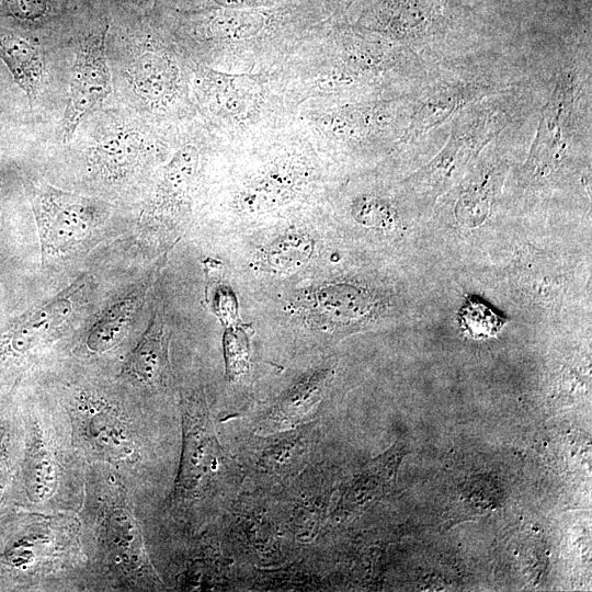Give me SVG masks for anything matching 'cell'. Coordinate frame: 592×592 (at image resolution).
Returning a JSON list of instances; mask_svg holds the SVG:
<instances>
[{
    "label": "cell",
    "instance_id": "6da1fadb",
    "mask_svg": "<svg viewBox=\"0 0 592 592\" xmlns=\"http://www.w3.org/2000/svg\"><path fill=\"white\" fill-rule=\"evenodd\" d=\"M31 204L43 265L83 250L109 216V206L102 201L52 185L35 187Z\"/></svg>",
    "mask_w": 592,
    "mask_h": 592
},
{
    "label": "cell",
    "instance_id": "7a4b0ae2",
    "mask_svg": "<svg viewBox=\"0 0 592 592\" xmlns=\"http://www.w3.org/2000/svg\"><path fill=\"white\" fill-rule=\"evenodd\" d=\"M106 31L107 26L99 34L87 37L77 53L62 119L64 141L71 138L82 118L98 109L111 92Z\"/></svg>",
    "mask_w": 592,
    "mask_h": 592
},
{
    "label": "cell",
    "instance_id": "3957f363",
    "mask_svg": "<svg viewBox=\"0 0 592 592\" xmlns=\"http://www.w3.org/2000/svg\"><path fill=\"white\" fill-rule=\"evenodd\" d=\"M86 282L82 275L52 299L11 318L0 331L1 350L22 355L57 333L70 321Z\"/></svg>",
    "mask_w": 592,
    "mask_h": 592
},
{
    "label": "cell",
    "instance_id": "277c9868",
    "mask_svg": "<svg viewBox=\"0 0 592 592\" xmlns=\"http://www.w3.org/2000/svg\"><path fill=\"white\" fill-rule=\"evenodd\" d=\"M572 105V87L568 81L559 82L544 107L527 160L533 175L546 177L561 163L570 143Z\"/></svg>",
    "mask_w": 592,
    "mask_h": 592
},
{
    "label": "cell",
    "instance_id": "5b68a950",
    "mask_svg": "<svg viewBox=\"0 0 592 592\" xmlns=\"http://www.w3.org/2000/svg\"><path fill=\"white\" fill-rule=\"evenodd\" d=\"M500 130V118L491 111L462 114L455 122L446 147L423 169L422 179H429L435 184L447 181Z\"/></svg>",
    "mask_w": 592,
    "mask_h": 592
},
{
    "label": "cell",
    "instance_id": "8992f818",
    "mask_svg": "<svg viewBox=\"0 0 592 592\" xmlns=\"http://www.w3.org/2000/svg\"><path fill=\"white\" fill-rule=\"evenodd\" d=\"M141 150L138 132L117 126L95 139L89 151V163L100 177L119 180L136 170Z\"/></svg>",
    "mask_w": 592,
    "mask_h": 592
},
{
    "label": "cell",
    "instance_id": "52a82bcc",
    "mask_svg": "<svg viewBox=\"0 0 592 592\" xmlns=\"http://www.w3.org/2000/svg\"><path fill=\"white\" fill-rule=\"evenodd\" d=\"M184 447L178 485L194 490L210 471L217 469L219 447L207 422L198 415L185 419Z\"/></svg>",
    "mask_w": 592,
    "mask_h": 592
},
{
    "label": "cell",
    "instance_id": "ba28073f",
    "mask_svg": "<svg viewBox=\"0 0 592 592\" xmlns=\"http://www.w3.org/2000/svg\"><path fill=\"white\" fill-rule=\"evenodd\" d=\"M168 332L156 311L149 325L128 355L125 363L127 374L144 384H162L168 373Z\"/></svg>",
    "mask_w": 592,
    "mask_h": 592
},
{
    "label": "cell",
    "instance_id": "9c48e42d",
    "mask_svg": "<svg viewBox=\"0 0 592 592\" xmlns=\"http://www.w3.org/2000/svg\"><path fill=\"white\" fill-rule=\"evenodd\" d=\"M141 285L109 306L93 322L86 338L91 352H104L114 346L135 323L146 297Z\"/></svg>",
    "mask_w": 592,
    "mask_h": 592
},
{
    "label": "cell",
    "instance_id": "30bf717a",
    "mask_svg": "<svg viewBox=\"0 0 592 592\" xmlns=\"http://www.w3.org/2000/svg\"><path fill=\"white\" fill-rule=\"evenodd\" d=\"M0 58L32 104L39 90L44 73L41 48L21 36L0 34Z\"/></svg>",
    "mask_w": 592,
    "mask_h": 592
},
{
    "label": "cell",
    "instance_id": "8fae6325",
    "mask_svg": "<svg viewBox=\"0 0 592 592\" xmlns=\"http://www.w3.org/2000/svg\"><path fill=\"white\" fill-rule=\"evenodd\" d=\"M482 95L483 92L475 87L457 84L439 88L419 103L407 136L412 138L422 135Z\"/></svg>",
    "mask_w": 592,
    "mask_h": 592
},
{
    "label": "cell",
    "instance_id": "7c38bea8",
    "mask_svg": "<svg viewBox=\"0 0 592 592\" xmlns=\"http://www.w3.org/2000/svg\"><path fill=\"white\" fill-rule=\"evenodd\" d=\"M331 372L321 368L301 378L273 407L267 422L274 426H288L301 420L322 397Z\"/></svg>",
    "mask_w": 592,
    "mask_h": 592
},
{
    "label": "cell",
    "instance_id": "4fadbf2b",
    "mask_svg": "<svg viewBox=\"0 0 592 592\" xmlns=\"http://www.w3.org/2000/svg\"><path fill=\"white\" fill-rule=\"evenodd\" d=\"M201 89L213 111L235 115L247 107L251 82L246 76H230L207 69L202 73Z\"/></svg>",
    "mask_w": 592,
    "mask_h": 592
},
{
    "label": "cell",
    "instance_id": "5bb4252c",
    "mask_svg": "<svg viewBox=\"0 0 592 592\" xmlns=\"http://www.w3.org/2000/svg\"><path fill=\"white\" fill-rule=\"evenodd\" d=\"M398 456L396 449H390L366 467L342 498L341 508L353 511L383 494L396 475Z\"/></svg>",
    "mask_w": 592,
    "mask_h": 592
},
{
    "label": "cell",
    "instance_id": "9a60e30c",
    "mask_svg": "<svg viewBox=\"0 0 592 592\" xmlns=\"http://www.w3.org/2000/svg\"><path fill=\"white\" fill-rule=\"evenodd\" d=\"M132 78L135 90L143 98L153 101L160 100L172 90L177 71L167 57L147 52L135 60Z\"/></svg>",
    "mask_w": 592,
    "mask_h": 592
},
{
    "label": "cell",
    "instance_id": "2e32d148",
    "mask_svg": "<svg viewBox=\"0 0 592 592\" xmlns=\"http://www.w3.org/2000/svg\"><path fill=\"white\" fill-rule=\"evenodd\" d=\"M320 312L339 321H351L366 315L371 309V297L364 291L351 285H332L316 295Z\"/></svg>",
    "mask_w": 592,
    "mask_h": 592
},
{
    "label": "cell",
    "instance_id": "e0dca14e",
    "mask_svg": "<svg viewBox=\"0 0 592 592\" xmlns=\"http://www.w3.org/2000/svg\"><path fill=\"white\" fill-rule=\"evenodd\" d=\"M198 163L195 146L180 148L163 169L158 197L161 202L182 196L189 187Z\"/></svg>",
    "mask_w": 592,
    "mask_h": 592
},
{
    "label": "cell",
    "instance_id": "ac0fdd59",
    "mask_svg": "<svg viewBox=\"0 0 592 592\" xmlns=\"http://www.w3.org/2000/svg\"><path fill=\"white\" fill-rule=\"evenodd\" d=\"M312 240L303 234H286L272 241L264 251L267 266L277 272L295 271L309 260Z\"/></svg>",
    "mask_w": 592,
    "mask_h": 592
},
{
    "label": "cell",
    "instance_id": "d6986e66",
    "mask_svg": "<svg viewBox=\"0 0 592 592\" xmlns=\"http://www.w3.org/2000/svg\"><path fill=\"white\" fill-rule=\"evenodd\" d=\"M263 25V18L250 12H226L213 24L215 36L224 39H243L255 35Z\"/></svg>",
    "mask_w": 592,
    "mask_h": 592
},
{
    "label": "cell",
    "instance_id": "ffe728a7",
    "mask_svg": "<svg viewBox=\"0 0 592 592\" xmlns=\"http://www.w3.org/2000/svg\"><path fill=\"white\" fill-rule=\"evenodd\" d=\"M460 323L473 337L487 338L494 335L504 321L486 305L469 300L460 311Z\"/></svg>",
    "mask_w": 592,
    "mask_h": 592
},
{
    "label": "cell",
    "instance_id": "44dd1931",
    "mask_svg": "<svg viewBox=\"0 0 592 592\" xmlns=\"http://www.w3.org/2000/svg\"><path fill=\"white\" fill-rule=\"evenodd\" d=\"M352 215L362 225L384 227L391 219V209L382 198L363 196L353 203Z\"/></svg>",
    "mask_w": 592,
    "mask_h": 592
},
{
    "label": "cell",
    "instance_id": "7402d4cb",
    "mask_svg": "<svg viewBox=\"0 0 592 592\" xmlns=\"http://www.w3.org/2000/svg\"><path fill=\"white\" fill-rule=\"evenodd\" d=\"M249 349L246 338L236 333L225 335L227 375L230 379L243 374L248 368Z\"/></svg>",
    "mask_w": 592,
    "mask_h": 592
},
{
    "label": "cell",
    "instance_id": "603a6c76",
    "mask_svg": "<svg viewBox=\"0 0 592 592\" xmlns=\"http://www.w3.org/2000/svg\"><path fill=\"white\" fill-rule=\"evenodd\" d=\"M3 10L20 20H36L46 9L45 0H1Z\"/></svg>",
    "mask_w": 592,
    "mask_h": 592
},
{
    "label": "cell",
    "instance_id": "cb8c5ba5",
    "mask_svg": "<svg viewBox=\"0 0 592 592\" xmlns=\"http://www.w3.org/2000/svg\"><path fill=\"white\" fill-rule=\"evenodd\" d=\"M215 1L223 5L235 7V5H242V4L251 3L254 0H215Z\"/></svg>",
    "mask_w": 592,
    "mask_h": 592
},
{
    "label": "cell",
    "instance_id": "d4e9b609",
    "mask_svg": "<svg viewBox=\"0 0 592 592\" xmlns=\"http://www.w3.org/2000/svg\"><path fill=\"white\" fill-rule=\"evenodd\" d=\"M4 261L5 260H2V258L0 257V284L2 282L3 272H4Z\"/></svg>",
    "mask_w": 592,
    "mask_h": 592
}]
</instances>
